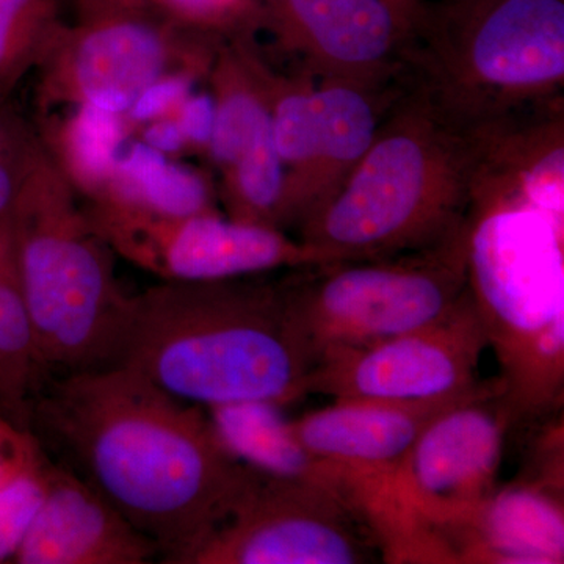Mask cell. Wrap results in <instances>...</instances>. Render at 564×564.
I'll use <instances>...</instances> for the list:
<instances>
[{
    "instance_id": "1",
    "label": "cell",
    "mask_w": 564,
    "mask_h": 564,
    "mask_svg": "<svg viewBox=\"0 0 564 564\" xmlns=\"http://www.w3.org/2000/svg\"><path fill=\"white\" fill-rule=\"evenodd\" d=\"M40 421L93 486L166 563L182 564L226 521L254 469L209 413L121 366L62 375Z\"/></svg>"
},
{
    "instance_id": "2",
    "label": "cell",
    "mask_w": 564,
    "mask_h": 564,
    "mask_svg": "<svg viewBox=\"0 0 564 564\" xmlns=\"http://www.w3.org/2000/svg\"><path fill=\"white\" fill-rule=\"evenodd\" d=\"M113 366L202 408L306 397L315 352L280 282L259 276L161 281L129 299Z\"/></svg>"
},
{
    "instance_id": "3",
    "label": "cell",
    "mask_w": 564,
    "mask_h": 564,
    "mask_svg": "<svg viewBox=\"0 0 564 564\" xmlns=\"http://www.w3.org/2000/svg\"><path fill=\"white\" fill-rule=\"evenodd\" d=\"M477 129L417 84L386 111L350 177L295 229L325 262L432 250L463 228L480 163Z\"/></svg>"
},
{
    "instance_id": "4",
    "label": "cell",
    "mask_w": 564,
    "mask_h": 564,
    "mask_svg": "<svg viewBox=\"0 0 564 564\" xmlns=\"http://www.w3.org/2000/svg\"><path fill=\"white\" fill-rule=\"evenodd\" d=\"M466 272L516 429L562 413L564 215L525 196L470 199Z\"/></svg>"
},
{
    "instance_id": "5",
    "label": "cell",
    "mask_w": 564,
    "mask_h": 564,
    "mask_svg": "<svg viewBox=\"0 0 564 564\" xmlns=\"http://www.w3.org/2000/svg\"><path fill=\"white\" fill-rule=\"evenodd\" d=\"M10 223L22 295L46 369L65 375L113 366L131 295L118 284L117 254L51 154L22 187Z\"/></svg>"
},
{
    "instance_id": "6",
    "label": "cell",
    "mask_w": 564,
    "mask_h": 564,
    "mask_svg": "<svg viewBox=\"0 0 564 564\" xmlns=\"http://www.w3.org/2000/svg\"><path fill=\"white\" fill-rule=\"evenodd\" d=\"M408 63L474 129L563 98L564 0H426Z\"/></svg>"
},
{
    "instance_id": "7",
    "label": "cell",
    "mask_w": 564,
    "mask_h": 564,
    "mask_svg": "<svg viewBox=\"0 0 564 564\" xmlns=\"http://www.w3.org/2000/svg\"><path fill=\"white\" fill-rule=\"evenodd\" d=\"M514 429L497 378L434 415L375 496L372 524L384 563H441L436 534L496 491Z\"/></svg>"
},
{
    "instance_id": "8",
    "label": "cell",
    "mask_w": 564,
    "mask_h": 564,
    "mask_svg": "<svg viewBox=\"0 0 564 564\" xmlns=\"http://www.w3.org/2000/svg\"><path fill=\"white\" fill-rule=\"evenodd\" d=\"M278 282L315 359L417 332L444 321L466 296V221L432 250L314 263L289 270Z\"/></svg>"
},
{
    "instance_id": "9",
    "label": "cell",
    "mask_w": 564,
    "mask_h": 564,
    "mask_svg": "<svg viewBox=\"0 0 564 564\" xmlns=\"http://www.w3.org/2000/svg\"><path fill=\"white\" fill-rule=\"evenodd\" d=\"M221 44L185 31L150 2L80 0L76 20L62 22L36 68L39 106H93L122 117L165 74L209 76Z\"/></svg>"
},
{
    "instance_id": "10",
    "label": "cell",
    "mask_w": 564,
    "mask_h": 564,
    "mask_svg": "<svg viewBox=\"0 0 564 564\" xmlns=\"http://www.w3.org/2000/svg\"><path fill=\"white\" fill-rule=\"evenodd\" d=\"M380 541L350 497L254 469L231 514L182 564H366Z\"/></svg>"
},
{
    "instance_id": "11",
    "label": "cell",
    "mask_w": 564,
    "mask_h": 564,
    "mask_svg": "<svg viewBox=\"0 0 564 564\" xmlns=\"http://www.w3.org/2000/svg\"><path fill=\"white\" fill-rule=\"evenodd\" d=\"M84 209L115 254L161 281L234 280L325 262L288 232L220 212L159 217L106 203H85Z\"/></svg>"
},
{
    "instance_id": "12",
    "label": "cell",
    "mask_w": 564,
    "mask_h": 564,
    "mask_svg": "<svg viewBox=\"0 0 564 564\" xmlns=\"http://www.w3.org/2000/svg\"><path fill=\"white\" fill-rule=\"evenodd\" d=\"M488 348L469 289L444 321L364 347L321 352L306 395L334 400L429 404L464 399L480 388Z\"/></svg>"
},
{
    "instance_id": "13",
    "label": "cell",
    "mask_w": 564,
    "mask_h": 564,
    "mask_svg": "<svg viewBox=\"0 0 564 564\" xmlns=\"http://www.w3.org/2000/svg\"><path fill=\"white\" fill-rule=\"evenodd\" d=\"M259 32L314 82L411 79L414 25L386 0H262Z\"/></svg>"
},
{
    "instance_id": "14",
    "label": "cell",
    "mask_w": 564,
    "mask_h": 564,
    "mask_svg": "<svg viewBox=\"0 0 564 564\" xmlns=\"http://www.w3.org/2000/svg\"><path fill=\"white\" fill-rule=\"evenodd\" d=\"M159 554L87 480L47 463L43 499L13 562L147 564Z\"/></svg>"
},
{
    "instance_id": "15",
    "label": "cell",
    "mask_w": 564,
    "mask_h": 564,
    "mask_svg": "<svg viewBox=\"0 0 564 564\" xmlns=\"http://www.w3.org/2000/svg\"><path fill=\"white\" fill-rule=\"evenodd\" d=\"M452 403L336 400L293 419L291 429L311 455L350 475L364 505L395 474L434 415Z\"/></svg>"
},
{
    "instance_id": "16",
    "label": "cell",
    "mask_w": 564,
    "mask_h": 564,
    "mask_svg": "<svg viewBox=\"0 0 564 564\" xmlns=\"http://www.w3.org/2000/svg\"><path fill=\"white\" fill-rule=\"evenodd\" d=\"M441 563H564L563 488L516 477L436 534Z\"/></svg>"
},
{
    "instance_id": "17",
    "label": "cell",
    "mask_w": 564,
    "mask_h": 564,
    "mask_svg": "<svg viewBox=\"0 0 564 564\" xmlns=\"http://www.w3.org/2000/svg\"><path fill=\"white\" fill-rule=\"evenodd\" d=\"M411 82L367 85L329 79L315 84L317 148L304 185L299 226L343 187L369 151L386 111L408 90Z\"/></svg>"
},
{
    "instance_id": "18",
    "label": "cell",
    "mask_w": 564,
    "mask_h": 564,
    "mask_svg": "<svg viewBox=\"0 0 564 564\" xmlns=\"http://www.w3.org/2000/svg\"><path fill=\"white\" fill-rule=\"evenodd\" d=\"M281 410L273 403H239L209 408L207 413L223 444L247 466L272 477L329 486L361 508L350 475L311 455Z\"/></svg>"
},
{
    "instance_id": "19",
    "label": "cell",
    "mask_w": 564,
    "mask_h": 564,
    "mask_svg": "<svg viewBox=\"0 0 564 564\" xmlns=\"http://www.w3.org/2000/svg\"><path fill=\"white\" fill-rule=\"evenodd\" d=\"M85 203L113 204L159 217L220 212L217 192L206 174L180 165L140 140L126 143L107 187Z\"/></svg>"
},
{
    "instance_id": "20",
    "label": "cell",
    "mask_w": 564,
    "mask_h": 564,
    "mask_svg": "<svg viewBox=\"0 0 564 564\" xmlns=\"http://www.w3.org/2000/svg\"><path fill=\"white\" fill-rule=\"evenodd\" d=\"M129 135L121 115L74 106L73 113L46 129L41 139L77 195L88 202L109 184Z\"/></svg>"
},
{
    "instance_id": "21",
    "label": "cell",
    "mask_w": 564,
    "mask_h": 564,
    "mask_svg": "<svg viewBox=\"0 0 564 564\" xmlns=\"http://www.w3.org/2000/svg\"><path fill=\"white\" fill-rule=\"evenodd\" d=\"M47 372L22 295L9 218L0 223V404L22 413Z\"/></svg>"
},
{
    "instance_id": "22",
    "label": "cell",
    "mask_w": 564,
    "mask_h": 564,
    "mask_svg": "<svg viewBox=\"0 0 564 564\" xmlns=\"http://www.w3.org/2000/svg\"><path fill=\"white\" fill-rule=\"evenodd\" d=\"M272 132L285 173L284 231H295L302 218L304 185L317 148V101L311 77L274 68Z\"/></svg>"
},
{
    "instance_id": "23",
    "label": "cell",
    "mask_w": 564,
    "mask_h": 564,
    "mask_svg": "<svg viewBox=\"0 0 564 564\" xmlns=\"http://www.w3.org/2000/svg\"><path fill=\"white\" fill-rule=\"evenodd\" d=\"M62 22L58 0H0V107L39 68Z\"/></svg>"
},
{
    "instance_id": "24",
    "label": "cell",
    "mask_w": 564,
    "mask_h": 564,
    "mask_svg": "<svg viewBox=\"0 0 564 564\" xmlns=\"http://www.w3.org/2000/svg\"><path fill=\"white\" fill-rule=\"evenodd\" d=\"M155 10L185 31L215 41L259 31L262 0H150Z\"/></svg>"
},
{
    "instance_id": "25",
    "label": "cell",
    "mask_w": 564,
    "mask_h": 564,
    "mask_svg": "<svg viewBox=\"0 0 564 564\" xmlns=\"http://www.w3.org/2000/svg\"><path fill=\"white\" fill-rule=\"evenodd\" d=\"M46 462L29 459L0 481V563L13 560L46 489Z\"/></svg>"
},
{
    "instance_id": "26",
    "label": "cell",
    "mask_w": 564,
    "mask_h": 564,
    "mask_svg": "<svg viewBox=\"0 0 564 564\" xmlns=\"http://www.w3.org/2000/svg\"><path fill=\"white\" fill-rule=\"evenodd\" d=\"M202 79H207V74L202 70L181 69L152 82L122 115L129 133L132 135L141 126L173 115L177 107L195 91L196 82Z\"/></svg>"
},
{
    "instance_id": "27",
    "label": "cell",
    "mask_w": 564,
    "mask_h": 564,
    "mask_svg": "<svg viewBox=\"0 0 564 564\" xmlns=\"http://www.w3.org/2000/svg\"><path fill=\"white\" fill-rule=\"evenodd\" d=\"M173 117L176 118L188 150L204 152L207 155L214 132L215 102L210 91H193L184 102L177 107Z\"/></svg>"
},
{
    "instance_id": "28",
    "label": "cell",
    "mask_w": 564,
    "mask_h": 564,
    "mask_svg": "<svg viewBox=\"0 0 564 564\" xmlns=\"http://www.w3.org/2000/svg\"><path fill=\"white\" fill-rule=\"evenodd\" d=\"M47 154L46 144H41L35 150L0 159V223L9 220L22 187Z\"/></svg>"
},
{
    "instance_id": "29",
    "label": "cell",
    "mask_w": 564,
    "mask_h": 564,
    "mask_svg": "<svg viewBox=\"0 0 564 564\" xmlns=\"http://www.w3.org/2000/svg\"><path fill=\"white\" fill-rule=\"evenodd\" d=\"M44 144L41 133L9 107H0V159L13 158Z\"/></svg>"
},
{
    "instance_id": "30",
    "label": "cell",
    "mask_w": 564,
    "mask_h": 564,
    "mask_svg": "<svg viewBox=\"0 0 564 564\" xmlns=\"http://www.w3.org/2000/svg\"><path fill=\"white\" fill-rule=\"evenodd\" d=\"M137 133L140 135V141H143L152 150L166 155V158H176V155L191 151L188 150L187 140H185L184 133H182L173 115L141 126Z\"/></svg>"
},
{
    "instance_id": "31",
    "label": "cell",
    "mask_w": 564,
    "mask_h": 564,
    "mask_svg": "<svg viewBox=\"0 0 564 564\" xmlns=\"http://www.w3.org/2000/svg\"><path fill=\"white\" fill-rule=\"evenodd\" d=\"M386 2L391 3L393 9L399 10L403 17L413 22L415 28L417 21L421 20L426 0H386Z\"/></svg>"
},
{
    "instance_id": "32",
    "label": "cell",
    "mask_w": 564,
    "mask_h": 564,
    "mask_svg": "<svg viewBox=\"0 0 564 564\" xmlns=\"http://www.w3.org/2000/svg\"><path fill=\"white\" fill-rule=\"evenodd\" d=\"M140 2H150V0H140Z\"/></svg>"
}]
</instances>
